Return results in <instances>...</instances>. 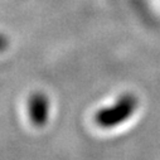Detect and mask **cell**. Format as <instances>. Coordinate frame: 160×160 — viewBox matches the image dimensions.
I'll list each match as a JSON object with an SVG mask.
<instances>
[{"mask_svg": "<svg viewBox=\"0 0 160 160\" xmlns=\"http://www.w3.org/2000/svg\"><path fill=\"white\" fill-rule=\"evenodd\" d=\"M136 107H138L136 97L132 96L131 93H125L120 96L113 105L108 107H103L96 113L95 116L96 124L103 129L115 128L125 122L135 112Z\"/></svg>", "mask_w": 160, "mask_h": 160, "instance_id": "6da1fadb", "label": "cell"}, {"mask_svg": "<svg viewBox=\"0 0 160 160\" xmlns=\"http://www.w3.org/2000/svg\"><path fill=\"white\" fill-rule=\"evenodd\" d=\"M28 112L30 121L35 126L46 125L49 113V101L48 97L42 92H35L30 96L28 102Z\"/></svg>", "mask_w": 160, "mask_h": 160, "instance_id": "7a4b0ae2", "label": "cell"}, {"mask_svg": "<svg viewBox=\"0 0 160 160\" xmlns=\"http://www.w3.org/2000/svg\"><path fill=\"white\" fill-rule=\"evenodd\" d=\"M4 46H5V41H4L3 38H0V51L4 48Z\"/></svg>", "mask_w": 160, "mask_h": 160, "instance_id": "3957f363", "label": "cell"}]
</instances>
